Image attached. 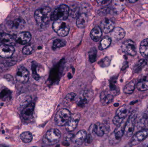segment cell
<instances>
[{
	"mask_svg": "<svg viewBox=\"0 0 148 147\" xmlns=\"http://www.w3.org/2000/svg\"><path fill=\"white\" fill-rule=\"evenodd\" d=\"M52 13L49 7H44L36 10L34 13V17L37 24L40 26L47 25L51 20Z\"/></svg>",
	"mask_w": 148,
	"mask_h": 147,
	"instance_id": "cell-1",
	"label": "cell"
},
{
	"mask_svg": "<svg viewBox=\"0 0 148 147\" xmlns=\"http://www.w3.org/2000/svg\"><path fill=\"white\" fill-rule=\"evenodd\" d=\"M61 138V133L58 129H52L46 133L43 138L45 145L52 146L59 142Z\"/></svg>",
	"mask_w": 148,
	"mask_h": 147,
	"instance_id": "cell-2",
	"label": "cell"
},
{
	"mask_svg": "<svg viewBox=\"0 0 148 147\" xmlns=\"http://www.w3.org/2000/svg\"><path fill=\"white\" fill-rule=\"evenodd\" d=\"M69 8L67 5H60L52 13L51 20L54 21L66 20L69 15Z\"/></svg>",
	"mask_w": 148,
	"mask_h": 147,
	"instance_id": "cell-3",
	"label": "cell"
},
{
	"mask_svg": "<svg viewBox=\"0 0 148 147\" xmlns=\"http://www.w3.org/2000/svg\"><path fill=\"white\" fill-rule=\"evenodd\" d=\"M70 111L66 109L63 108L57 112L55 117V121L56 125L59 126L66 125L71 117Z\"/></svg>",
	"mask_w": 148,
	"mask_h": 147,
	"instance_id": "cell-4",
	"label": "cell"
},
{
	"mask_svg": "<svg viewBox=\"0 0 148 147\" xmlns=\"http://www.w3.org/2000/svg\"><path fill=\"white\" fill-rule=\"evenodd\" d=\"M53 28L55 32L61 37H65L69 33V26L62 20L55 21L53 24Z\"/></svg>",
	"mask_w": 148,
	"mask_h": 147,
	"instance_id": "cell-5",
	"label": "cell"
},
{
	"mask_svg": "<svg viewBox=\"0 0 148 147\" xmlns=\"http://www.w3.org/2000/svg\"><path fill=\"white\" fill-rule=\"evenodd\" d=\"M130 107L128 106H123L118 109L116 111L115 116L113 119V122L116 126H118L122 123L125 117L130 112Z\"/></svg>",
	"mask_w": 148,
	"mask_h": 147,
	"instance_id": "cell-6",
	"label": "cell"
},
{
	"mask_svg": "<svg viewBox=\"0 0 148 147\" xmlns=\"http://www.w3.org/2000/svg\"><path fill=\"white\" fill-rule=\"evenodd\" d=\"M136 113L133 112L126 122L124 127V134L127 137L132 136L134 133L135 128L136 120Z\"/></svg>",
	"mask_w": 148,
	"mask_h": 147,
	"instance_id": "cell-7",
	"label": "cell"
},
{
	"mask_svg": "<svg viewBox=\"0 0 148 147\" xmlns=\"http://www.w3.org/2000/svg\"><path fill=\"white\" fill-rule=\"evenodd\" d=\"M125 124L122 123L116 128L114 133L109 137V142L110 144L114 145L118 143L121 140L122 137L124 134Z\"/></svg>",
	"mask_w": 148,
	"mask_h": 147,
	"instance_id": "cell-8",
	"label": "cell"
},
{
	"mask_svg": "<svg viewBox=\"0 0 148 147\" xmlns=\"http://www.w3.org/2000/svg\"><path fill=\"white\" fill-rule=\"evenodd\" d=\"M121 48L123 52L130 56H135L137 53L135 43L131 40L125 41L122 45Z\"/></svg>",
	"mask_w": 148,
	"mask_h": 147,
	"instance_id": "cell-9",
	"label": "cell"
},
{
	"mask_svg": "<svg viewBox=\"0 0 148 147\" xmlns=\"http://www.w3.org/2000/svg\"><path fill=\"white\" fill-rule=\"evenodd\" d=\"M93 96V92L92 91H84L78 96L76 102L79 106H84L90 101Z\"/></svg>",
	"mask_w": 148,
	"mask_h": 147,
	"instance_id": "cell-10",
	"label": "cell"
},
{
	"mask_svg": "<svg viewBox=\"0 0 148 147\" xmlns=\"http://www.w3.org/2000/svg\"><path fill=\"white\" fill-rule=\"evenodd\" d=\"M148 135V129H145L137 132L132 138L130 146H135L143 141Z\"/></svg>",
	"mask_w": 148,
	"mask_h": 147,
	"instance_id": "cell-11",
	"label": "cell"
},
{
	"mask_svg": "<svg viewBox=\"0 0 148 147\" xmlns=\"http://www.w3.org/2000/svg\"><path fill=\"white\" fill-rule=\"evenodd\" d=\"M29 72L28 70L23 66H20L17 69L16 74L17 81L21 83H25L29 80Z\"/></svg>",
	"mask_w": 148,
	"mask_h": 147,
	"instance_id": "cell-12",
	"label": "cell"
},
{
	"mask_svg": "<svg viewBox=\"0 0 148 147\" xmlns=\"http://www.w3.org/2000/svg\"><path fill=\"white\" fill-rule=\"evenodd\" d=\"M80 117L79 113H75L71 115L69 121L66 124V129L68 131L71 132L75 129L80 120Z\"/></svg>",
	"mask_w": 148,
	"mask_h": 147,
	"instance_id": "cell-13",
	"label": "cell"
},
{
	"mask_svg": "<svg viewBox=\"0 0 148 147\" xmlns=\"http://www.w3.org/2000/svg\"><path fill=\"white\" fill-rule=\"evenodd\" d=\"M93 129L94 133L98 136H102L109 132L110 127L107 124L97 123L93 126Z\"/></svg>",
	"mask_w": 148,
	"mask_h": 147,
	"instance_id": "cell-14",
	"label": "cell"
},
{
	"mask_svg": "<svg viewBox=\"0 0 148 147\" xmlns=\"http://www.w3.org/2000/svg\"><path fill=\"white\" fill-rule=\"evenodd\" d=\"M16 43L22 45H26L28 43L31 39V35L29 32H21L14 36Z\"/></svg>",
	"mask_w": 148,
	"mask_h": 147,
	"instance_id": "cell-15",
	"label": "cell"
},
{
	"mask_svg": "<svg viewBox=\"0 0 148 147\" xmlns=\"http://www.w3.org/2000/svg\"><path fill=\"white\" fill-rule=\"evenodd\" d=\"M14 52V48L12 46L1 45H0V57L8 58L13 55Z\"/></svg>",
	"mask_w": 148,
	"mask_h": 147,
	"instance_id": "cell-16",
	"label": "cell"
},
{
	"mask_svg": "<svg viewBox=\"0 0 148 147\" xmlns=\"http://www.w3.org/2000/svg\"><path fill=\"white\" fill-rule=\"evenodd\" d=\"M101 29L105 33H108L114 28V22L111 19L105 18L101 22Z\"/></svg>",
	"mask_w": 148,
	"mask_h": 147,
	"instance_id": "cell-17",
	"label": "cell"
},
{
	"mask_svg": "<svg viewBox=\"0 0 148 147\" xmlns=\"http://www.w3.org/2000/svg\"><path fill=\"white\" fill-rule=\"evenodd\" d=\"M136 87L140 91L148 90V73L143 74L139 77Z\"/></svg>",
	"mask_w": 148,
	"mask_h": 147,
	"instance_id": "cell-18",
	"label": "cell"
},
{
	"mask_svg": "<svg viewBox=\"0 0 148 147\" xmlns=\"http://www.w3.org/2000/svg\"><path fill=\"white\" fill-rule=\"evenodd\" d=\"M7 24L10 28L14 30H20L24 27L26 23L22 18H18L14 20L9 21Z\"/></svg>",
	"mask_w": 148,
	"mask_h": 147,
	"instance_id": "cell-19",
	"label": "cell"
},
{
	"mask_svg": "<svg viewBox=\"0 0 148 147\" xmlns=\"http://www.w3.org/2000/svg\"><path fill=\"white\" fill-rule=\"evenodd\" d=\"M111 32V37L114 40L119 41L122 39L126 35L124 29L119 27L114 28Z\"/></svg>",
	"mask_w": 148,
	"mask_h": 147,
	"instance_id": "cell-20",
	"label": "cell"
},
{
	"mask_svg": "<svg viewBox=\"0 0 148 147\" xmlns=\"http://www.w3.org/2000/svg\"><path fill=\"white\" fill-rule=\"evenodd\" d=\"M87 133L85 130H81L76 134L73 138V142L75 144L80 146L85 142L87 137Z\"/></svg>",
	"mask_w": 148,
	"mask_h": 147,
	"instance_id": "cell-21",
	"label": "cell"
},
{
	"mask_svg": "<svg viewBox=\"0 0 148 147\" xmlns=\"http://www.w3.org/2000/svg\"><path fill=\"white\" fill-rule=\"evenodd\" d=\"M35 104L34 103L29 104L22 112V115L25 120H27L31 119L34 114V110Z\"/></svg>",
	"mask_w": 148,
	"mask_h": 147,
	"instance_id": "cell-22",
	"label": "cell"
},
{
	"mask_svg": "<svg viewBox=\"0 0 148 147\" xmlns=\"http://www.w3.org/2000/svg\"><path fill=\"white\" fill-rule=\"evenodd\" d=\"M1 39L2 44H3V45L13 46L16 43L14 36H12L8 34H1Z\"/></svg>",
	"mask_w": 148,
	"mask_h": 147,
	"instance_id": "cell-23",
	"label": "cell"
},
{
	"mask_svg": "<svg viewBox=\"0 0 148 147\" xmlns=\"http://www.w3.org/2000/svg\"><path fill=\"white\" fill-rule=\"evenodd\" d=\"M88 22V18L87 15L84 13L78 16L76 21L77 26L79 28H83L87 26Z\"/></svg>",
	"mask_w": 148,
	"mask_h": 147,
	"instance_id": "cell-24",
	"label": "cell"
},
{
	"mask_svg": "<svg viewBox=\"0 0 148 147\" xmlns=\"http://www.w3.org/2000/svg\"><path fill=\"white\" fill-rule=\"evenodd\" d=\"M102 35V32L101 28L98 26L95 27L91 30L90 36L91 39L95 41H97L100 40Z\"/></svg>",
	"mask_w": 148,
	"mask_h": 147,
	"instance_id": "cell-25",
	"label": "cell"
},
{
	"mask_svg": "<svg viewBox=\"0 0 148 147\" xmlns=\"http://www.w3.org/2000/svg\"><path fill=\"white\" fill-rule=\"evenodd\" d=\"M113 98V95L108 92H102L100 96L101 102L103 105H107L110 103Z\"/></svg>",
	"mask_w": 148,
	"mask_h": 147,
	"instance_id": "cell-26",
	"label": "cell"
},
{
	"mask_svg": "<svg viewBox=\"0 0 148 147\" xmlns=\"http://www.w3.org/2000/svg\"><path fill=\"white\" fill-rule=\"evenodd\" d=\"M140 52L144 58H148V39L142 41L140 45Z\"/></svg>",
	"mask_w": 148,
	"mask_h": 147,
	"instance_id": "cell-27",
	"label": "cell"
},
{
	"mask_svg": "<svg viewBox=\"0 0 148 147\" xmlns=\"http://www.w3.org/2000/svg\"><path fill=\"white\" fill-rule=\"evenodd\" d=\"M112 39L111 38L108 36L104 37L101 40L99 44V48L100 50H103L108 48L110 45Z\"/></svg>",
	"mask_w": 148,
	"mask_h": 147,
	"instance_id": "cell-28",
	"label": "cell"
},
{
	"mask_svg": "<svg viewBox=\"0 0 148 147\" xmlns=\"http://www.w3.org/2000/svg\"><path fill=\"white\" fill-rule=\"evenodd\" d=\"M136 82L134 80H132L124 88L123 91L126 94H131L134 92L135 88Z\"/></svg>",
	"mask_w": 148,
	"mask_h": 147,
	"instance_id": "cell-29",
	"label": "cell"
},
{
	"mask_svg": "<svg viewBox=\"0 0 148 147\" xmlns=\"http://www.w3.org/2000/svg\"><path fill=\"white\" fill-rule=\"evenodd\" d=\"M20 138L24 143H29L32 141L33 135L30 132H23L20 135Z\"/></svg>",
	"mask_w": 148,
	"mask_h": 147,
	"instance_id": "cell-30",
	"label": "cell"
},
{
	"mask_svg": "<svg viewBox=\"0 0 148 147\" xmlns=\"http://www.w3.org/2000/svg\"><path fill=\"white\" fill-rule=\"evenodd\" d=\"M11 97V92L7 89H4L0 93V98L3 101L10 100Z\"/></svg>",
	"mask_w": 148,
	"mask_h": 147,
	"instance_id": "cell-31",
	"label": "cell"
},
{
	"mask_svg": "<svg viewBox=\"0 0 148 147\" xmlns=\"http://www.w3.org/2000/svg\"><path fill=\"white\" fill-rule=\"evenodd\" d=\"M147 64V61L145 60H141L135 66L134 68V71L135 72H139L144 67V66H145Z\"/></svg>",
	"mask_w": 148,
	"mask_h": 147,
	"instance_id": "cell-32",
	"label": "cell"
},
{
	"mask_svg": "<svg viewBox=\"0 0 148 147\" xmlns=\"http://www.w3.org/2000/svg\"><path fill=\"white\" fill-rule=\"evenodd\" d=\"M97 51L95 47L91 48L89 52V59L91 63H94L96 60Z\"/></svg>",
	"mask_w": 148,
	"mask_h": 147,
	"instance_id": "cell-33",
	"label": "cell"
},
{
	"mask_svg": "<svg viewBox=\"0 0 148 147\" xmlns=\"http://www.w3.org/2000/svg\"><path fill=\"white\" fill-rule=\"evenodd\" d=\"M66 45V42L65 41L57 39L55 40L53 42V46L54 49L56 48L63 47Z\"/></svg>",
	"mask_w": 148,
	"mask_h": 147,
	"instance_id": "cell-34",
	"label": "cell"
},
{
	"mask_svg": "<svg viewBox=\"0 0 148 147\" xmlns=\"http://www.w3.org/2000/svg\"><path fill=\"white\" fill-rule=\"evenodd\" d=\"M110 62V60L109 58H105L101 60L98 64L101 67H106L109 65Z\"/></svg>",
	"mask_w": 148,
	"mask_h": 147,
	"instance_id": "cell-35",
	"label": "cell"
},
{
	"mask_svg": "<svg viewBox=\"0 0 148 147\" xmlns=\"http://www.w3.org/2000/svg\"><path fill=\"white\" fill-rule=\"evenodd\" d=\"M124 0H114V4L116 9H123L124 7Z\"/></svg>",
	"mask_w": 148,
	"mask_h": 147,
	"instance_id": "cell-36",
	"label": "cell"
},
{
	"mask_svg": "<svg viewBox=\"0 0 148 147\" xmlns=\"http://www.w3.org/2000/svg\"><path fill=\"white\" fill-rule=\"evenodd\" d=\"M33 51V47L31 46L27 45L23 47L22 50V53L24 54L29 55L32 53Z\"/></svg>",
	"mask_w": 148,
	"mask_h": 147,
	"instance_id": "cell-37",
	"label": "cell"
},
{
	"mask_svg": "<svg viewBox=\"0 0 148 147\" xmlns=\"http://www.w3.org/2000/svg\"><path fill=\"white\" fill-rule=\"evenodd\" d=\"M36 64L34 63H33L32 64V70L33 72V77L36 80H38L39 79V76L37 74L36 70Z\"/></svg>",
	"mask_w": 148,
	"mask_h": 147,
	"instance_id": "cell-38",
	"label": "cell"
},
{
	"mask_svg": "<svg viewBox=\"0 0 148 147\" xmlns=\"http://www.w3.org/2000/svg\"><path fill=\"white\" fill-rule=\"evenodd\" d=\"M99 5L101 6H107L111 3L112 0H96Z\"/></svg>",
	"mask_w": 148,
	"mask_h": 147,
	"instance_id": "cell-39",
	"label": "cell"
},
{
	"mask_svg": "<svg viewBox=\"0 0 148 147\" xmlns=\"http://www.w3.org/2000/svg\"><path fill=\"white\" fill-rule=\"evenodd\" d=\"M76 94L74 93H70L68 94L66 96V99L68 101H73L75 98V97Z\"/></svg>",
	"mask_w": 148,
	"mask_h": 147,
	"instance_id": "cell-40",
	"label": "cell"
},
{
	"mask_svg": "<svg viewBox=\"0 0 148 147\" xmlns=\"http://www.w3.org/2000/svg\"><path fill=\"white\" fill-rule=\"evenodd\" d=\"M92 141V136L90 134L87 135L86 140H85V142L86 144H90Z\"/></svg>",
	"mask_w": 148,
	"mask_h": 147,
	"instance_id": "cell-41",
	"label": "cell"
},
{
	"mask_svg": "<svg viewBox=\"0 0 148 147\" xmlns=\"http://www.w3.org/2000/svg\"><path fill=\"white\" fill-rule=\"evenodd\" d=\"M74 135H73L72 134H67L66 136H65V139H66V141H69L70 140H72L73 138Z\"/></svg>",
	"mask_w": 148,
	"mask_h": 147,
	"instance_id": "cell-42",
	"label": "cell"
},
{
	"mask_svg": "<svg viewBox=\"0 0 148 147\" xmlns=\"http://www.w3.org/2000/svg\"><path fill=\"white\" fill-rule=\"evenodd\" d=\"M143 145L144 146H148V135L147 136V138L143 141Z\"/></svg>",
	"mask_w": 148,
	"mask_h": 147,
	"instance_id": "cell-43",
	"label": "cell"
},
{
	"mask_svg": "<svg viewBox=\"0 0 148 147\" xmlns=\"http://www.w3.org/2000/svg\"><path fill=\"white\" fill-rule=\"evenodd\" d=\"M127 1L130 3H133L136 2L138 0H127Z\"/></svg>",
	"mask_w": 148,
	"mask_h": 147,
	"instance_id": "cell-44",
	"label": "cell"
},
{
	"mask_svg": "<svg viewBox=\"0 0 148 147\" xmlns=\"http://www.w3.org/2000/svg\"><path fill=\"white\" fill-rule=\"evenodd\" d=\"M1 33H0V45H1L2 44L1 41Z\"/></svg>",
	"mask_w": 148,
	"mask_h": 147,
	"instance_id": "cell-45",
	"label": "cell"
},
{
	"mask_svg": "<svg viewBox=\"0 0 148 147\" xmlns=\"http://www.w3.org/2000/svg\"><path fill=\"white\" fill-rule=\"evenodd\" d=\"M2 133H4V131H3Z\"/></svg>",
	"mask_w": 148,
	"mask_h": 147,
	"instance_id": "cell-46",
	"label": "cell"
}]
</instances>
